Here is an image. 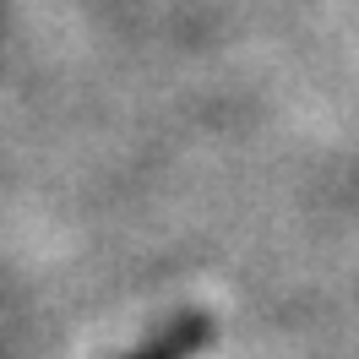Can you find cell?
I'll return each instance as SVG.
<instances>
[{"mask_svg":"<svg viewBox=\"0 0 359 359\" xmlns=\"http://www.w3.org/2000/svg\"><path fill=\"white\" fill-rule=\"evenodd\" d=\"M207 332H212V321H202V316H185L180 327H169L163 337H153L142 354H131V359H191L196 348L207 343Z\"/></svg>","mask_w":359,"mask_h":359,"instance_id":"6da1fadb","label":"cell"}]
</instances>
